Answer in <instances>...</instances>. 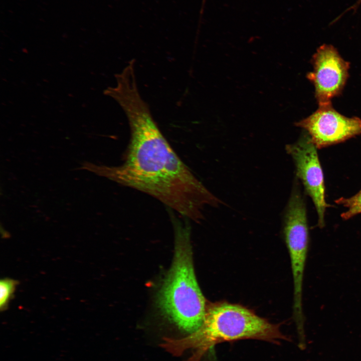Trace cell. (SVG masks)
Returning a JSON list of instances; mask_svg holds the SVG:
<instances>
[{"label":"cell","instance_id":"cell-3","mask_svg":"<svg viewBox=\"0 0 361 361\" xmlns=\"http://www.w3.org/2000/svg\"><path fill=\"white\" fill-rule=\"evenodd\" d=\"M174 259L158 297V304L168 319L179 329L192 333L202 325L206 300L198 283L193 265L190 229L173 220Z\"/></svg>","mask_w":361,"mask_h":361},{"label":"cell","instance_id":"cell-2","mask_svg":"<svg viewBox=\"0 0 361 361\" xmlns=\"http://www.w3.org/2000/svg\"><path fill=\"white\" fill-rule=\"evenodd\" d=\"M243 339L275 343L288 340L278 325L252 310L238 304L219 302L207 307L204 322L197 330L180 339L164 338L161 345L176 355L193 349L194 352L187 361H200L216 344Z\"/></svg>","mask_w":361,"mask_h":361},{"label":"cell","instance_id":"cell-8","mask_svg":"<svg viewBox=\"0 0 361 361\" xmlns=\"http://www.w3.org/2000/svg\"><path fill=\"white\" fill-rule=\"evenodd\" d=\"M335 202L347 209L341 215L344 220L349 219L361 213V190L352 197L348 198L342 197Z\"/></svg>","mask_w":361,"mask_h":361},{"label":"cell","instance_id":"cell-6","mask_svg":"<svg viewBox=\"0 0 361 361\" xmlns=\"http://www.w3.org/2000/svg\"><path fill=\"white\" fill-rule=\"evenodd\" d=\"M296 125L307 131L317 149L361 134V119L342 115L333 108L331 103L319 105L314 113Z\"/></svg>","mask_w":361,"mask_h":361},{"label":"cell","instance_id":"cell-1","mask_svg":"<svg viewBox=\"0 0 361 361\" xmlns=\"http://www.w3.org/2000/svg\"><path fill=\"white\" fill-rule=\"evenodd\" d=\"M127 118L130 137L124 160L92 170L121 185L155 198L169 209L199 222L207 207L222 201L194 175L171 147L141 97L136 80L120 81L111 93Z\"/></svg>","mask_w":361,"mask_h":361},{"label":"cell","instance_id":"cell-5","mask_svg":"<svg viewBox=\"0 0 361 361\" xmlns=\"http://www.w3.org/2000/svg\"><path fill=\"white\" fill-rule=\"evenodd\" d=\"M286 150L293 159L297 177L314 203L318 216L317 226L322 228L325 225L326 208L329 206L325 199L323 174L317 148L309 135H305L296 142L287 145Z\"/></svg>","mask_w":361,"mask_h":361},{"label":"cell","instance_id":"cell-9","mask_svg":"<svg viewBox=\"0 0 361 361\" xmlns=\"http://www.w3.org/2000/svg\"><path fill=\"white\" fill-rule=\"evenodd\" d=\"M18 281L11 278H4L0 281V308H7L10 300L15 292Z\"/></svg>","mask_w":361,"mask_h":361},{"label":"cell","instance_id":"cell-7","mask_svg":"<svg viewBox=\"0 0 361 361\" xmlns=\"http://www.w3.org/2000/svg\"><path fill=\"white\" fill-rule=\"evenodd\" d=\"M313 71L307 77L313 84L318 105L331 103L340 94L348 77L349 63L331 45L323 44L312 57Z\"/></svg>","mask_w":361,"mask_h":361},{"label":"cell","instance_id":"cell-4","mask_svg":"<svg viewBox=\"0 0 361 361\" xmlns=\"http://www.w3.org/2000/svg\"><path fill=\"white\" fill-rule=\"evenodd\" d=\"M286 209L283 231L293 277V315L298 333H303L302 289L309 232L305 204L297 185L293 187Z\"/></svg>","mask_w":361,"mask_h":361}]
</instances>
